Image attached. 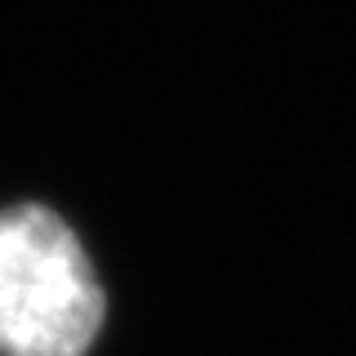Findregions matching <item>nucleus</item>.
Returning <instances> with one entry per match:
<instances>
[{
    "mask_svg": "<svg viewBox=\"0 0 356 356\" xmlns=\"http://www.w3.org/2000/svg\"><path fill=\"white\" fill-rule=\"evenodd\" d=\"M103 289L81 241L44 205L0 209V356H85Z\"/></svg>",
    "mask_w": 356,
    "mask_h": 356,
    "instance_id": "nucleus-1",
    "label": "nucleus"
}]
</instances>
